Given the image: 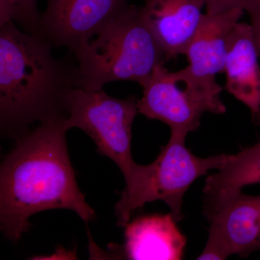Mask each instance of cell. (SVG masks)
<instances>
[{"instance_id":"6da1fadb","label":"cell","mask_w":260,"mask_h":260,"mask_svg":"<svg viewBox=\"0 0 260 260\" xmlns=\"http://www.w3.org/2000/svg\"><path fill=\"white\" fill-rule=\"evenodd\" d=\"M67 119L42 123L17 140L0 170V225L13 242L46 210L74 211L83 221L95 218L75 179L67 146Z\"/></svg>"},{"instance_id":"8992f818","label":"cell","mask_w":260,"mask_h":260,"mask_svg":"<svg viewBox=\"0 0 260 260\" xmlns=\"http://www.w3.org/2000/svg\"><path fill=\"white\" fill-rule=\"evenodd\" d=\"M206 200L209 236L197 259L245 257L260 251V212L253 196L239 191Z\"/></svg>"},{"instance_id":"3957f363","label":"cell","mask_w":260,"mask_h":260,"mask_svg":"<svg viewBox=\"0 0 260 260\" xmlns=\"http://www.w3.org/2000/svg\"><path fill=\"white\" fill-rule=\"evenodd\" d=\"M95 37L73 54L78 63V88L99 91L121 80L142 86L154 68L167 61L160 43L134 5H129Z\"/></svg>"},{"instance_id":"9a60e30c","label":"cell","mask_w":260,"mask_h":260,"mask_svg":"<svg viewBox=\"0 0 260 260\" xmlns=\"http://www.w3.org/2000/svg\"><path fill=\"white\" fill-rule=\"evenodd\" d=\"M250 0H204L208 15H216L234 9H245ZM245 12V11H244Z\"/></svg>"},{"instance_id":"4fadbf2b","label":"cell","mask_w":260,"mask_h":260,"mask_svg":"<svg viewBox=\"0 0 260 260\" xmlns=\"http://www.w3.org/2000/svg\"><path fill=\"white\" fill-rule=\"evenodd\" d=\"M260 183V142L235 155H229L218 172L205 179L206 199L242 191Z\"/></svg>"},{"instance_id":"2e32d148","label":"cell","mask_w":260,"mask_h":260,"mask_svg":"<svg viewBox=\"0 0 260 260\" xmlns=\"http://www.w3.org/2000/svg\"><path fill=\"white\" fill-rule=\"evenodd\" d=\"M244 11L250 18L253 37L258 54L260 56V0H250L246 5Z\"/></svg>"},{"instance_id":"5bb4252c","label":"cell","mask_w":260,"mask_h":260,"mask_svg":"<svg viewBox=\"0 0 260 260\" xmlns=\"http://www.w3.org/2000/svg\"><path fill=\"white\" fill-rule=\"evenodd\" d=\"M13 22L21 25L25 32L39 36L42 15L38 9L37 0H13Z\"/></svg>"},{"instance_id":"30bf717a","label":"cell","mask_w":260,"mask_h":260,"mask_svg":"<svg viewBox=\"0 0 260 260\" xmlns=\"http://www.w3.org/2000/svg\"><path fill=\"white\" fill-rule=\"evenodd\" d=\"M204 0H145L140 7L167 61L184 54L204 17Z\"/></svg>"},{"instance_id":"7a4b0ae2","label":"cell","mask_w":260,"mask_h":260,"mask_svg":"<svg viewBox=\"0 0 260 260\" xmlns=\"http://www.w3.org/2000/svg\"><path fill=\"white\" fill-rule=\"evenodd\" d=\"M51 43L19 30L13 21L0 26V130L18 140L35 122L64 120L78 88L77 64L52 54Z\"/></svg>"},{"instance_id":"ba28073f","label":"cell","mask_w":260,"mask_h":260,"mask_svg":"<svg viewBox=\"0 0 260 260\" xmlns=\"http://www.w3.org/2000/svg\"><path fill=\"white\" fill-rule=\"evenodd\" d=\"M244 13L242 9H234L205 14L184 53L189 64L174 72L177 79L213 102L223 103L222 87L215 78L224 72L229 34Z\"/></svg>"},{"instance_id":"5b68a950","label":"cell","mask_w":260,"mask_h":260,"mask_svg":"<svg viewBox=\"0 0 260 260\" xmlns=\"http://www.w3.org/2000/svg\"><path fill=\"white\" fill-rule=\"evenodd\" d=\"M138 113V99L134 96L116 99L104 90L76 88L66 124L68 129L78 128L88 134L98 152L119 168L127 184L140 167L132 155V128Z\"/></svg>"},{"instance_id":"8fae6325","label":"cell","mask_w":260,"mask_h":260,"mask_svg":"<svg viewBox=\"0 0 260 260\" xmlns=\"http://www.w3.org/2000/svg\"><path fill=\"white\" fill-rule=\"evenodd\" d=\"M251 25L237 23L228 40L224 73L225 88L249 108L252 120L260 126V65Z\"/></svg>"},{"instance_id":"9c48e42d","label":"cell","mask_w":260,"mask_h":260,"mask_svg":"<svg viewBox=\"0 0 260 260\" xmlns=\"http://www.w3.org/2000/svg\"><path fill=\"white\" fill-rule=\"evenodd\" d=\"M129 5L128 0H48L39 36L74 54Z\"/></svg>"},{"instance_id":"7c38bea8","label":"cell","mask_w":260,"mask_h":260,"mask_svg":"<svg viewBox=\"0 0 260 260\" xmlns=\"http://www.w3.org/2000/svg\"><path fill=\"white\" fill-rule=\"evenodd\" d=\"M177 223L171 213L129 221L124 227V256L135 260L182 259L186 239Z\"/></svg>"},{"instance_id":"277c9868","label":"cell","mask_w":260,"mask_h":260,"mask_svg":"<svg viewBox=\"0 0 260 260\" xmlns=\"http://www.w3.org/2000/svg\"><path fill=\"white\" fill-rule=\"evenodd\" d=\"M185 139V136L171 133L169 143L156 159L148 165H140L114 207L119 227H125L137 210L157 200L164 202L176 221H180L184 218L183 199L191 184L226 161L228 154L208 158L193 155L186 148Z\"/></svg>"},{"instance_id":"52a82bcc","label":"cell","mask_w":260,"mask_h":260,"mask_svg":"<svg viewBox=\"0 0 260 260\" xmlns=\"http://www.w3.org/2000/svg\"><path fill=\"white\" fill-rule=\"evenodd\" d=\"M171 72L160 62L144 85L143 96L138 100V112L149 119L165 123L171 133L186 135L199 129L202 116L206 112L223 114L224 104L213 102L184 83V88Z\"/></svg>"},{"instance_id":"e0dca14e","label":"cell","mask_w":260,"mask_h":260,"mask_svg":"<svg viewBox=\"0 0 260 260\" xmlns=\"http://www.w3.org/2000/svg\"><path fill=\"white\" fill-rule=\"evenodd\" d=\"M253 200H254L256 208L260 212V196H253Z\"/></svg>"}]
</instances>
